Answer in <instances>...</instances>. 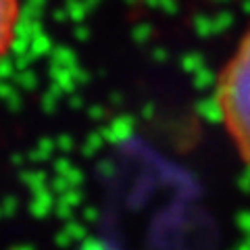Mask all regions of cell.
Segmentation results:
<instances>
[{"label":"cell","instance_id":"1","mask_svg":"<svg viewBox=\"0 0 250 250\" xmlns=\"http://www.w3.org/2000/svg\"><path fill=\"white\" fill-rule=\"evenodd\" d=\"M215 104L240 159L250 167V25L219 71Z\"/></svg>","mask_w":250,"mask_h":250},{"label":"cell","instance_id":"2","mask_svg":"<svg viewBox=\"0 0 250 250\" xmlns=\"http://www.w3.org/2000/svg\"><path fill=\"white\" fill-rule=\"evenodd\" d=\"M23 0H0V62L11 52L21 23Z\"/></svg>","mask_w":250,"mask_h":250}]
</instances>
